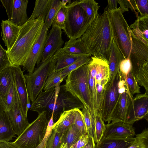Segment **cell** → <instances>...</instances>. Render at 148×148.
Listing matches in <instances>:
<instances>
[{"mask_svg":"<svg viewBox=\"0 0 148 148\" xmlns=\"http://www.w3.org/2000/svg\"><path fill=\"white\" fill-rule=\"evenodd\" d=\"M84 107L81 101L66 90L62 85L40 92L32 102L30 110L38 114L46 111L49 121L53 114L56 122L64 111L76 108L82 109Z\"/></svg>","mask_w":148,"mask_h":148,"instance_id":"obj_1","label":"cell"},{"mask_svg":"<svg viewBox=\"0 0 148 148\" xmlns=\"http://www.w3.org/2000/svg\"><path fill=\"white\" fill-rule=\"evenodd\" d=\"M46 114V111L38 114L37 118L11 144L17 148H37L47 131L49 121Z\"/></svg>","mask_w":148,"mask_h":148,"instance_id":"obj_6","label":"cell"},{"mask_svg":"<svg viewBox=\"0 0 148 148\" xmlns=\"http://www.w3.org/2000/svg\"><path fill=\"white\" fill-rule=\"evenodd\" d=\"M52 0H36L34 10L28 21L42 18L45 21L49 10Z\"/></svg>","mask_w":148,"mask_h":148,"instance_id":"obj_29","label":"cell"},{"mask_svg":"<svg viewBox=\"0 0 148 148\" xmlns=\"http://www.w3.org/2000/svg\"><path fill=\"white\" fill-rule=\"evenodd\" d=\"M62 50L66 53L91 55L88 51L81 38L73 40H69L66 41Z\"/></svg>","mask_w":148,"mask_h":148,"instance_id":"obj_28","label":"cell"},{"mask_svg":"<svg viewBox=\"0 0 148 148\" xmlns=\"http://www.w3.org/2000/svg\"><path fill=\"white\" fill-rule=\"evenodd\" d=\"M88 82L90 95L92 103L95 113L96 112L97 106V94L95 80L94 77L91 75L88 69Z\"/></svg>","mask_w":148,"mask_h":148,"instance_id":"obj_42","label":"cell"},{"mask_svg":"<svg viewBox=\"0 0 148 148\" xmlns=\"http://www.w3.org/2000/svg\"><path fill=\"white\" fill-rule=\"evenodd\" d=\"M81 38L90 54L109 60L113 37L107 7L103 13L98 14Z\"/></svg>","mask_w":148,"mask_h":148,"instance_id":"obj_2","label":"cell"},{"mask_svg":"<svg viewBox=\"0 0 148 148\" xmlns=\"http://www.w3.org/2000/svg\"><path fill=\"white\" fill-rule=\"evenodd\" d=\"M67 5L62 6L58 11L52 22V27H58L64 30Z\"/></svg>","mask_w":148,"mask_h":148,"instance_id":"obj_39","label":"cell"},{"mask_svg":"<svg viewBox=\"0 0 148 148\" xmlns=\"http://www.w3.org/2000/svg\"><path fill=\"white\" fill-rule=\"evenodd\" d=\"M56 62L53 56L41 62L33 73L24 75L28 95L32 102L42 91L48 77L55 71Z\"/></svg>","mask_w":148,"mask_h":148,"instance_id":"obj_8","label":"cell"},{"mask_svg":"<svg viewBox=\"0 0 148 148\" xmlns=\"http://www.w3.org/2000/svg\"><path fill=\"white\" fill-rule=\"evenodd\" d=\"M62 71H55L49 75L43 89L45 91L60 85L61 83L65 79L62 75Z\"/></svg>","mask_w":148,"mask_h":148,"instance_id":"obj_34","label":"cell"},{"mask_svg":"<svg viewBox=\"0 0 148 148\" xmlns=\"http://www.w3.org/2000/svg\"><path fill=\"white\" fill-rule=\"evenodd\" d=\"M61 29L52 27L47 36V40L41 62H42L52 56L64 43L62 38Z\"/></svg>","mask_w":148,"mask_h":148,"instance_id":"obj_17","label":"cell"},{"mask_svg":"<svg viewBox=\"0 0 148 148\" xmlns=\"http://www.w3.org/2000/svg\"><path fill=\"white\" fill-rule=\"evenodd\" d=\"M88 71L95 80L97 104L101 105L110 79L108 61L92 56L89 63L88 64Z\"/></svg>","mask_w":148,"mask_h":148,"instance_id":"obj_9","label":"cell"},{"mask_svg":"<svg viewBox=\"0 0 148 148\" xmlns=\"http://www.w3.org/2000/svg\"><path fill=\"white\" fill-rule=\"evenodd\" d=\"M95 118V143H98L103 136L105 129V124L101 115L98 112L94 114Z\"/></svg>","mask_w":148,"mask_h":148,"instance_id":"obj_35","label":"cell"},{"mask_svg":"<svg viewBox=\"0 0 148 148\" xmlns=\"http://www.w3.org/2000/svg\"><path fill=\"white\" fill-rule=\"evenodd\" d=\"M127 148H145L142 141L136 137Z\"/></svg>","mask_w":148,"mask_h":148,"instance_id":"obj_52","label":"cell"},{"mask_svg":"<svg viewBox=\"0 0 148 148\" xmlns=\"http://www.w3.org/2000/svg\"><path fill=\"white\" fill-rule=\"evenodd\" d=\"M132 45L129 57L132 68L131 71L135 77L140 69L148 62V46L132 34Z\"/></svg>","mask_w":148,"mask_h":148,"instance_id":"obj_14","label":"cell"},{"mask_svg":"<svg viewBox=\"0 0 148 148\" xmlns=\"http://www.w3.org/2000/svg\"><path fill=\"white\" fill-rule=\"evenodd\" d=\"M134 138L125 140L102 138L98 143L95 145V148H127Z\"/></svg>","mask_w":148,"mask_h":148,"instance_id":"obj_32","label":"cell"},{"mask_svg":"<svg viewBox=\"0 0 148 148\" xmlns=\"http://www.w3.org/2000/svg\"><path fill=\"white\" fill-rule=\"evenodd\" d=\"M11 67L22 111L24 115L27 117V105L29 97L23 71L20 66L11 65Z\"/></svg>","mask_w":148,"mask_h":148,"instance_id":"obj_16","label":"cell"},{"mask_svg":"<svg viewBox=\"0 0 148 148\" xmlns=\"http://www.w3.org/2000/svg\"><path fill=\"white\" fill-rule=\"evenodd\" d=\"M61 4L62 6L67 5V3H69V4H70L72 3L71 1L70 0H62L61 1Z\"/></svg>","mask_w":148,"mask_h":148,"instance_id":"obj_56","label":"cell"},{"mask_svg":"<svg viewBox=\"0 0 148 148\" xmlns=\"http://www.w3.org/2000/svg\"><path fill=\"white\" fill-rule=\"evenodd\" d=\"M30 101L31 100L29 98L28 100V101L27 105L26 112L27 113L28 110L30 108H31V104L30 103Z\"/></svg>","mask_w":148,"mask_h":148,"instance_id":"obj_57","label":"cell"},{"mask_svg":"<svg viewBox=\"0 0 148 148\" xmlns=\"http://www.w3.org/2000/svg\"><path fill=\"white\" fill-rule=\"evenodd\" d=\"M7 113L14 130L18 136L30 123L23 113L18 94L12 108Z\"/></svg>","mask_w":148,"mask_h":148,"instance_id":"obj_18","label":"cell"},{"mask_svg":"<svg viewBox=\"0 0 148 148\" xmlns=\"http://www.w3.org/2000/svg\"><path fill=\"white\" fill-rule=\"evenodd\" d=\"M16 135L7 112L0 108V142H8Z\"/></svg>","mask_w":148,"mask_h":148,"instance_id":"obj_23","label":"cell"},{"mask_svg":"<svg viewBox=\"0 0 148 148\" xmlns=\"http://www.w3.org/2000/svg\"><path fill=\"white\" fill-rule=\"evenodd\" d=\"M134 10H136L141 17H148V0H130Z\"/></svg>","mask_w":148,"mask_h":148,"instance_id":"obj_40","label":"cell"},{"mask_svg":"<svg viewBox=\"0 0 148 148\" xmlns=\"http://www.w3.org/2000/svg\"><path fill=\"white\" fill-rule=\"evenodd\" d=\"M17 95V93L14 81L5 94L0 96V108L5 112L9 111L12 108Z\"/></svg>","mask_w":148,"mask_h":148,"instance_id":"obj_27","label":"cell"},{"mask_svg":"<svg viewBox=\"0 0 148 148\" xmlns=\"http://www.w3.org/2000/svg\"><path fill=\"white\" fill-rule=\"evenodd\" d=\"M135 77L139 85L144 88L145 94L148 95V62L140 68Z\"/></svg>","mask_w":148,"mask_h":148,"instance_id":"obj_36","label":"cell"},{"mask_svg":"<svg viewBox=\"0 0 148 148\" xmlns=\"http://www.w3.org/2000/svg\"><path fill=\"white\" fill-rule=\"evenodd\" d=\"M14 81L11 65L0 72V96L5 94Z\"/></svg>","mask_w":148,"mask_h":148,"instance_id":"obj_30","label":"cell"},{"mask_svg":"<svg viewBox=\"0 0 148 148\" xmlns=\"http://www.w3.org/2000/svg\"><path fill=\"white\" fill-rule=\"evenodd\" d=\"M78 3L86 12L90 24L98 15L100 6L94 0H79Z\"/></svg>","mask_w":148,"mask_h":148,"instance_id":"obj_31","label":"cell"},{"mask_svg":"<svg viewBox=\"0 0 148 148\" xmlns=\"http://www.w3.org/2000/svg\"><path fill=\"white\" fill-rule=\"evenodd\" d=\"M1 36L7 51H9L15 42L21 27L8 20H2L1 23Z\"/></svg>","mask_w":148,"mask_h":148,"instance_id":"obj_19","label":"cell"},{"mask_svg":"<svg viewBox=\"0 0 148 148\" xmlns=\"http://www.w3.org/2000/svg\"><path fill=\"white\" fill-rule=\"evenodd\" d=\"M132 68L131 62L129 58H124L121 61L120 65L119 71L124 79L131 70Z\"/></svg>","mask_w":148,"mask_h":148,"instance_id":"obj_47","label":"cell"},{"mask_svg":"<svg viewBox=\"0 0 148 148\" xmlns=\"http://www.w3.org/2000/svg\"><path fill=\"white\" fill-rule=\"evenodd\" d=\"M67 5L64 31L69 40L76 39L81 37L90 23L85 11L78 4V1Z\"/></svg>","mask_w":148,"mask_h":148,"instance_id":"obj_7","label":"cell"},{"mask_svg":"<svg viewBox=\"0 0 148 148\" xmlns=\"http://www.w3.org/2000/svg\"><path fill=\"white\" fill-rule=\"evenodd\" d=\"M135 129L132 125L122 122H111L105 124L102 138L125 140L133 139Z\"/></svg>","mask_w":148,"mask_h":148,"instance_id":"obj_13","label":"cell"},{"mask_svg":"<svg viewBox=\"0 0 148 148\" xmlns=\"http://www.w3.org/2000/svg\"><path fill=\"white\" fill-rule=\"evenodd\" d=\"M90 60L91 58L89 57L74 62L62 70V75L65 79L70 73L82 66L89 64Z\"/></svg>","mask_w":148,"mask_h":148,"instance_id":"obj_44","label":"cell"},{"mask_svg":"<svg viewBox=\"0 0 148 148\" xmlns=\"http://www.w3.org/2000/svg\"><path fill=\"white\" fill-rule=\"evenodd\" d=\"M107 10L113 38L124 58H129L132 45V30L119 7L114 10L107 8Z\"/></svg>","mask_w":148,"mask_h":148,"instance_id":"obj_5","label":"cell"},{"mask_svg":"<svg viewBox=\"0 0 148 148\" xmlns=\"http://www.w3.org/2000/svg\"><path fill=\"white\" fill-rule=\"evenodd\" d=\"M95 143L94 138L89 136L88 142L84 148H95Z\"/></svg>","mask_w":148,"mask_h":148,"instance_id":"obj_54","label":"cell"},{"mask_svg":"<svg viewBox=\"0 0 148 148\" xmlns=\"http://www.w3.org/2000/svg\"><path fill=\"white\" fill-rule=\"evenodd\" d=\"M91 56L90 54L66 53L62 51L61 48L53 55L57 61L55 71L62 70L74 62Z\"/></svg>","mask_w":148,"mask_h":148,"instance_id":"obj_20","label":"cell"},{"mask_svg":"<svg viewBox=\"0 0 148 148\" xmlns=\"http://www.w3.org/2000/svg\"><path fill=\"white\" fill-rule=\"evenodd\" d=\"M43 19L39 17L28 21L21 26L18 38L7 52L11 65L22 66L44 24Z\"/></svg>","mask_w":148,"mask_h":148,"instance_id":"obj_3","label":"cell"},{"mask_svg":"<svg viewBox=\"0 0 148 148\" xmlns=\"http://www.w3.org/2000/svg\"><path fill=\"white\" fill-rule=\"evenodd\" d=\"M121 78L119 70L106 86L100 113L103 120L108 123L119 97V84Z\"/></svg>","mask_w":148,"mask_h":148,"instance_id":"obj_10","label":"cell"},{"mask_svg":"<svg viewBox=\"0 0 148 148\" xmlns=\"http://www.w3.org/2000/svg\"><path fill=\"white\" fill-rule=\"evenodd\" d=\"M89 136L87 134L82 135L79 139L70 148H84L87 144Z\"/></svg>","mask_w":148,"mask_h":148,"instance_id":"obj_49","label":"cell"},{"mask_svg":"<svg viewBox=\"0 0 148 148\" xmlns=\"http://www.w3.org/2000/svg\"><path fill=\"white\" fill-rule=\"evenodd\" d=\"M125 58L113 38L110 48V55L108 64L111 79L119 71L121 61Z\"/></svg>","mask_w":148,"mask_h":148,"instance_id":"obj_24","label":"cell"},{"mask_svg":"<svg viewBox=\"0 0 148 148\" xmlns=\"http://www.w3.org/2000/svg\"><path fill=\"white\" fill-rule=\"evenodd\" d=\"M88 64L70 73L65 79V84L63 85L66 90L80 100L84 106L94 114L89 92Z\"/></svg>","mask_w":148,"mask_h":148,"instance_id":"obj_4","label":"cell"},{"mask_svg":"<svg viewBox=\"0 0 148 148\" xmlns=\"http://www.w3.org/2000/svg\"><path fill=\"white\" fill-rule=\"evenodd\" d=\"M11 65L7 50L0 45V72Z\"/></svg>","mask_w":148,"mask_h":148,"instance_id":"obj_45","label":"cell"},{"mask_svg":"<svg viewBox=\"0 0 148 148\" xmlns=\"http://www.w3.org/2000/svg\"><path fill=\"white\" fill-rule=\"evenodd\" d=\"M54 123L52 114L51 119L49 121L46 133L44 138L41 143L37 148H46L49 138L52 133Z\"/></svg>","mask_w":148,"mask_h":148,"instance_id":"obj_46","label":"cell"},{"mask_svg":"<svg viewBox=\"0 0 148 148\" xmlns=\"http://www.w3.org/2000/svg\"><path fill=\"white\" fill-rule=\"evenodd\" d=\"M124 79L128 90L132 96L135 94H138L140 93V88L139 84L131 70L125 77Z\"/></svg>","mask_w":148,"mask_h":148,"instance_id":"obj_38","label":"cell"},{"mask_svg":"<svg viewBox=\"0 0 148 148\" xmlns=\"http://www.w3.org/2000/svg\"><path fill=\"white\" fill-rule=\"evenodd\" d=\"M74 124L82 135L87 134L86 125L81 110L79 109H75V118Z\"/></svg>","mask_w":148,"mask_h":148,"instance_id":"obj_41","label":"cell"},{"mask_svg":"<svg viewBox=\"0 0 148 148\" xmlns=\"http://www.w3.org/2000/svg\"><path fill=\"white\" fill-rule=\"evenodd\" d=\"M3 5L5 8L8 19L10 21L12 16L13 7V0H1Z\"/></svg>","mask_w":148,"mask_h":148,"instance_id":"obj_48","label":"cell"},{"mask_svg":"<svg viewBox=\"0 0 148 148\" xmlns=\"http://www.w3.org/2000/svg\"><path fill=\"white\" fill-rule=\"evenodd\" d=\"M62 134L53 130L47 141L46 148H60Z\"/></svg>","mask_w":148,"mask_h":148,"instance_id":"obj_43","label":"cell"},{"mask_svg":"<svg viewBox=\"0 0 148 148\" xmlns=\"http://www.w3.org/2000/svg\"><path fill=\"white\" fill-rule=\"evenodd\" d=\"M130 27L136 37L148 46V17L138 16Z\"/></svg>","mask_w":148,"mask_h":148,"instance_id":"obj_22","label":"cell"},{"mask_svg":"<svg viewBox=\"0 0 148 148\" xmlns=\"http://www.w3.org/2000/svg\"><path fill=\"white\" fill-rule=\"evenodd\" d=\"M117 1L118 3L120 5L119 7L123 13L128 11L129 9H130L132 11L134 10L130 0H117Z\"/></svg>","mask_w":148,"mask_h":148,"instance_id":"obj_50","label":"cell"},{"mask_svg":"<svg viewBox=\"0 0 148 148\" xmlns=\"http://www.w3.org/2000/svg\"><path fill=\"white\" fill-rule=\"evenodd\" d=\"M48 29L44 24L40 34L22 66L23 69L27 70L29 73H33L36 64H37L38 66L42 61Z\"/></svg>","mask_w":148,"mask_h":148,"instance_id":"obj_12","label":"cell"},{"mask_svg":"<svg viewBox=\"0 0 148 148\" xmlns=\"http://www.w3.org/2000/svg\"><path fill=\"white\" fill-rule=\"evenodd\" d=\"M86 125L87 133L89 136H95V118L94 114L84 106L81 110Z\"/></svg>","mask_w":148,"mask_h":148,"instance_id":"obj_33","label":"cell"},{"mask_svg":"<svg viewBox=\"0 0 148 148\" xmlns=\"http://www.w3.org/2000/svg\"><path fill=\"white\" fill-rule=\"evenodd\" d=\"M82 134L73 124L62 134L60 148H70L81 138Z\"/></svg>","mask_w":148,"mask_h":148,"instance_id":"obj_26","label":"cell"},{"mask_svg":"<svg viewBox=\"0 0 148 148\" xmlns=\"http://www.w3.org/2000/svg\"><path fill=\"white\" fill-rule=\"evenodd\" d=\"M28 0H13V7L10 21L15 24L21 27L28 20L27 10Z\"/></svg>","mask_w":148,"mask_h":148,"instance_id":"obj_21","label":"cell"},{"mask_svg":"<svg viewBox=\"0 0 148 148\" xmlns=\"http://www.w3.org/2000/svg\"><path fill=\"white\" fill-rule=\"evenodd\" d=\"M143 118L148 119V95L138 94L130 105L127 123L132 125Z\"/></svg>","mask_w":148,"mask_h":148,"instance_id":"obj_15","label":"cell"},{"mask_svg":"<svg viewBox=\"0 0 148 148\" xmlns=\"http://www.w3.org/2000/svg\"><path fill=\"white\" fill-rule=\"evenodd\" d=\"M108 5L107 6L108 9L110 10H114L117 9V4L118 3L117 0H108Z\"/></svg>","mask_w":148,"mask_h":148,"instance_id":"obj_53","label":"cell"},{"mask_svg":"<svg viewBox=\"0 0 148 148\" xmlns=\"http://www.w3.org/2000/svg\"><path fill=\"white\" fill-rule=\"evenodd\" d=\"M136 137L142 141L145 148H148V128L143 130L140 133L137 134Z\"/></svg>","mask_w":148,"mask_h":148,"instance_id":"obj_51","label":"cell"},{"mask_svg":"<svg viewBox=\"0 0 148 148\" xmlns=\"http://www.w3.org/2000/svg\"><path fill=\"white\" fill-rule=\"evenodd\" d=\"M119 85V97L108 123L111 122L127 123L130 107L134 98L130 93L124 79L121 78Z\"/></svg>","mask_w":148,"mask_h":148,"instance_id":"obj_11","label":"cell"},{"mask_svg":"<svg viewBox=\"0 0 148 148\" xmlns=\"http://www.w3.org/2000/svg\"><path fill=\"white\" fill-rule=\"evenodd\" d=\"M75 109L64 112L57 121L54 123L53 130L62 134L73 124Z\"/></svg>","mask_w":148,"mask_h":148,"instance_id":"obj_25","label":"cell"},{"mask_svg":"<svg viewBox=\"0 0 148 148\" xmlns=\"http://www.w3.org/2000/svg\"><path fill=\"white\" fill-rule=\"evenodd\" d=\"M0 148H17L12 145L10 142H0Z\"/></svg>","mask_w":148,"mask_h":148,"instance_id":"obj_55","label":"cell"},{"mask_svg":"<svg viewBox=\"0 0 148 148\" xmlns=\"http://www.w3.org/2000/svg\"><path fill=\"white\" fill-rule=\"evenodd\" d=\"M61 1L60 0H52L50 8L45 21L44 24L48 29L51 25L58 11L62 6Z\"/></svg>","mask_w":148,"mask_h":148,"instance_id":"obj_37","label":"cell"}]
</instances>
